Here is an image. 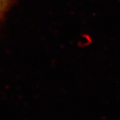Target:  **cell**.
<instances>
[{
	"mask_svg": "<svg viewBox=\"0 0 120 120\" xmlns=\"http://www.w3.org/2000/svg\"><path fill=\"white\" fill-rule=\"evenodd\" d=\"M19 0H0V24L3 22L6 13Z\"/></svg>",
	"mask_w": 120,
	"mask_h": 120,
	"instance_id": "obj_1",
	"label": "cell"
}]
</instances>
